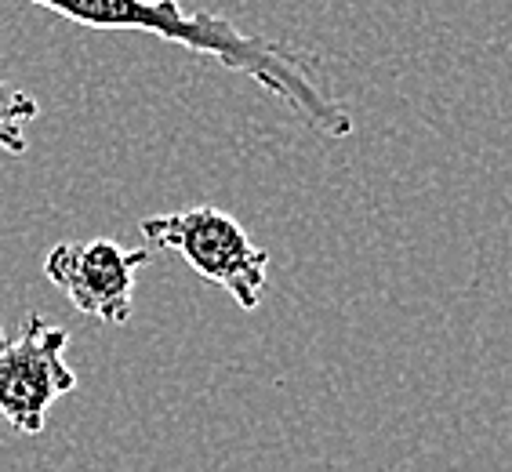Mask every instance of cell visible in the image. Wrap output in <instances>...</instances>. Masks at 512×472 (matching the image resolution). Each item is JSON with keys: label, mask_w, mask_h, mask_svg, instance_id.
Returning a JSON list of instances; mask_svg holds the SVG:
<instances>
[{"label": "cell", "mask_w": 512, "mask_h": 472, "mask_svg": "<svg viewBox=\"0 0 512 472\" xmlns=\"http://www.w3.org/2000/svg\"><path fill=\"white\" fill-rule=\"evenodd\" d=\"M22 4L44 8L88 30H135L182 44L197 55L222 62L233 73L251 77L258 88H266L273 99L295 109L324 138H345L353 131V117L342 109V102L320 88L313 73L316 62L309 55L287 48L280 40L244 33L226 15L186 11L178 0H22Z\"/></svg>", "instance_id": "6da1fadb"}, {"label": "cell", "mask_w": 512, "mask_h": 472, "mask_svg": "<svg viewBox=\"0 0 512 472\" xmlns=\"http://www.w3.org/2000/svg\"><path fill=\"white\" fill-rule=\"evenodd\" d=\"M4 342H8V338H4V327H0V345H4Z\"/></svg>", "instance_id": "8992f818"}, {"label": "cell", "mask_w": 512, "mask_h": 472, "mask_svg": "<svg viewBox=\"0 0 512 472\" xmlns=\"http://www.w3.org/2000/svg\"><path fill=\"white\" fill-rule=\"evenodd\" d=\"M66 345V327L48 324L40 313H26L19 338L0 345V418L15 433H44L51 404L77 389Z\"/></svg>", "instance_id": "3957f363"}, {"label": "cell", "mask_w": 512, "mask_h": 472, "mask_svg": "<svg viewBox=\"0 0 512 472\" xmlns=\"http://www.w3.org/2000/svg\"><path fill=\"white\" fill-rule=\"evenodd\" d=\"M40 106L33 95H26V91L11 88V84H4L0 80V149L4 153H11V157H22L26 153V124L30 120H37Z\"/></svg>", "instance_id": "5b68a950"}, {"label": "cell", "mask_w": 512, "mask_h": 472, "mask_svg": "<svg viewBox=\"0 0 512 472\" xmlns=\"http://www.w3.org/2000/svg\"><path fill=\"white\" fill-rule=\"evenodd\" d=\"M149 266V247H120L117 240H80L51 247L44 276L84 316L102 324H128L135 273Z\"/></svg>", "instance_id": "277c9868"}, {"label": "cell", "mask_w": 512, "mask_h": 472, "mask_svg": "<svg viewBox=\"0 0 512 472\" xmlns=\"http://www.w3.org/2000/svg\"><path fill=\"white\" fill-rule=\"evenodd\" d=\"M142 236L149 247L175 251L207 284H218L244 313H255L266 295L269 255L247 236L237 218L211 204L142 218Z\"/></svg>", "instance_id": "7a4b0ae2"}]
</instances>
